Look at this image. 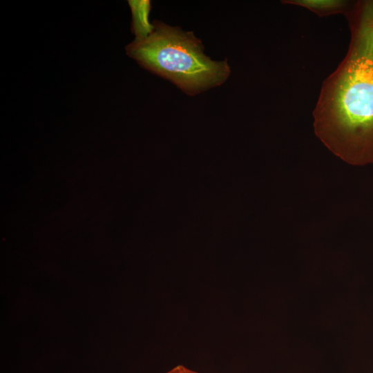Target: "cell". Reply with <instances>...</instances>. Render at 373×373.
<instances>
[{
    "label": "cell",
    "instance_id": "6da1fadb",
    "mask_svg": "<svg viewBox=\"0 0 373 373\" xmlns=\"http://www.w3.org/2000/svg\"><path fill=\"white\" fill-rule=\"evenodd\" d=\"M345 15L348 50L322 85L314 128L334 154L362 166L373 163V0L352 3Z\"/></svg>",
    "mask_w": 373,
    "mask_h": 373
},
{
    "label": "cell",
    "instance_id": "3957f363",
    "mask_svg": "<svg viewBox=\"0 0 373 373\" xmlns=\"http://www.w3.org/2000/svg\"><path fill=\"white\" fill-rule=\"evenodd\" d=\"M282 2L306 8L320 17L339 13L345 15L352 4L343 0H287Z\"/></svg>",
    "mask_w": 373,
    "mask_h": 373
},
{
    "label": "cell",
    "instance_id": "5b68a950",
    "mask_svg": "<svg viewBox=\"0 0 373 373\" xmlns=\"http://www.w3.org/2000/svg\"><path fill=\"white\" fill-rule=\"evenodd\" d=\"M166 373H198V372L189 370L185 367L184 366L180 365L173 367V369H171Z\"/></svg>",
    "mask_w": 373,
    "mask_h": 373
},
{
    "label": "cell",
    "instance_id": "7a4b0ae2",
    "mask_svg": "<svg viewBox=\"0 0 373 373\" xmlns=\"http://www.w3.org/2000/svg\"><path fill=\"white\" fill-rule=\"evenodd\" d=\"M146 37L135 39L126 54L142 67L193 95L223 83L230 74L227 61H215L203 52L193 32L155 21Z\"/></svg>",
    "mask_w": 373,
    "mask_h": 373
},
{
    "label": "cell",
    "instance_id": "277c9868",
    "mask_svg": "<svg viewBox=\"0 0 373 373\" xmlns=\"http://www.w3.org/2000/svg\"><path fill=\"white\" fill-rule=\"evenodd\" d=\"M133 15L132 30L135 39L148 37L153 30V25L149 21L151 9L149 1H128Z\"/></svg>",
    "mask_w": 373,
    "mask_h": 373
}]
</instances>
